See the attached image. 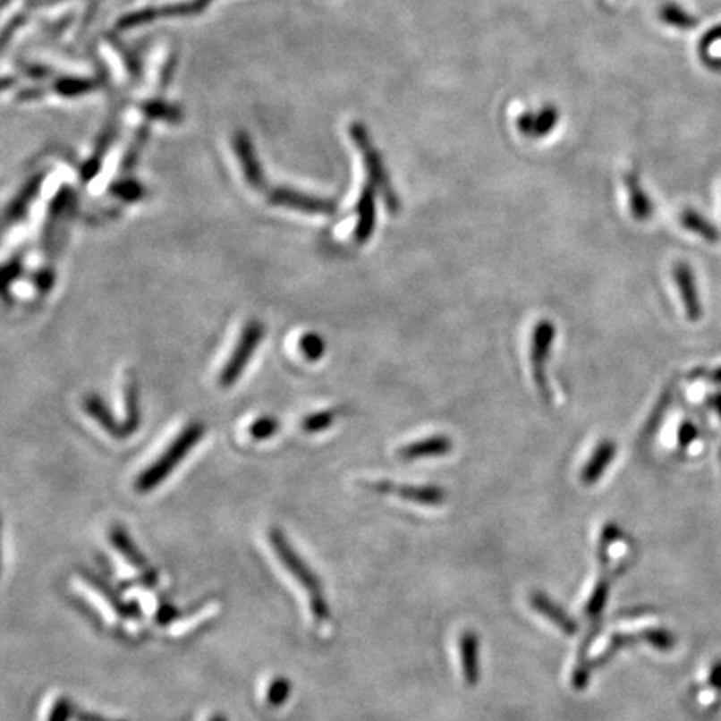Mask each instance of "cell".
<instances>
[{"instance_id": "6da1fadb", "label": "cell", "mask_w": 721, "mask_h": 721, "mask_svg": "<svg viewBox=\"0 0 721 721\" xmlns=\"http://www.w3.org/2000/svg\"><path fill=\"white\" fill-rule=\"evenodd\" d=\"M269 541H271V547H273L274 553H276L279 563L298 581V585L308 593L312 620L318 624H323V623L327 622L329 620V609H327L326 599H324L323 588L319 585V580L311 572V568L304 563V560L289 545L286 536L281 530H271Z\"/></svg>"}, {"instance_id": "7a4b0ae2", "label": "cell", "mask_w": 721, "mask_h": 721, "mask_svg": "<svg viewBox=\"0 0 721 721\" xmlns=\"http://www.w3.org/2000/svg\"><path fill=\"white\" fill-rule=\"evenodd\" d=\"M204 436V426L192 423L186 426L174 441L165 448L161 456L150 464L148 470L139 474L136 481V489L139 493H148L154 488L162 485L164 479L174 471L179 462L186 458L187 454L194 449Z\"/></svg>"}, {"instance_id": "3957f363", "label": "cell", "mask_w": 721, "mask_h": 721, "mask_svg": "<svg viewBox=\"0 0 721 721\" xmlns=\"http://www.w3.org/2000/svg\"><path fill=\"white\" fill-rule=\"evenodd\" d=\"M556 339V326L551 319H539L531 329L530 336V364H531V376L535 381L536 391L545 404H549L553 394L547 381V368L551 351Z\"/></svg>"}, {"instance_id": "277c9868", "label": "cell", "mask_w": 721, "mask_h": 721, "mask_svg": "<svg viewBox=\"0 0 721 721\" xmlns=\"http://www.w3.org/2000/svg\"><path fill=\"white\" fill-rule=\"evenodd\" d=\"M351 137H352L354 144L358 146V149H360V154H362L364 165H366V171H368L371 184H373V186L376 187V191L383 196V199H385L386 206L389 208V211L393 212V214H396L399 209L398 196H396V192H394V189H393V184H391V181H389V175L386 173L385 164H383L381 156L377 154V150L374 149L373 144H371V140H369L366 127L362 124L351 125Z\"/></svg>"}, {"instance_id": "5b68a950", "label": "cell", "mask_w": 721, "mask_h": 721, "mask_svg": "<svg viewBox=\"0 0 721 721\" xmlns=\"http://www.w3.org/2000/svg\"><path fill=\"white\" fill-rule=\"evenodd\" d=\"M262 337H264V326L259 321H250L246 324V327L242 329L241 336L237 339L236 348L229 356V360L225 362L221 376H219V383L223 387L234 385L237 379L242 376L252 354L259 348Z\"/></svg>"}, {"instance_id": "8992f818", "label": "cell", "mask_w": 721, "mask_h": 721, "mask_svg": "<svg viewBox=\"0 0 721 721\" xmlns=\"http://www.w3.org/2000/svg\"><path fill=\"white\" fill-rule=\"evenodd\" d=\"M374 491L381 495H394L404 501L421 506H441L446 501V489L436 485H393L389 481L374 483Z\"/></svg>"}, {"instance_id": "52a82bcc", "label": "cell", "mask_w": 721, "mask_h": 721, "mask_svg": "<svg viewBox=\"0 0 721 721\" xmlns=\"http://www.w3.org/2000/svg\"><path fill=\"white\" fill-rule=\"evenodd\" d=\"M271 202L276 206H284L296 211L310 212V214H331L336 211V202L331 199H323L310 196L299 191H293L287 187H277L271 192Z\"/></svg>"}, {"instance_id": "ba28073f", "label": "cell", "mask_w": 721, "mask_h": 721, "mask_svg": "<svg viewBox=\"0 0 721 721\" xmlns=\"http://www.w3.org/2000/svg\"><path fill=\"white\" fill-rule=\"evenodd\" d=\"M454 449L453 439L446 435H431L411 441L398 449V458L403 461L436 460L445 458Z\"/></svg>"}, {"instance_id": "9c48e42d", "label": "cell", "mask_w": 721, "mask_h": 721, "mask_svg": "<svg viewBox=\"0 0 721 721\" xmlns=\"http://www.w3.org/2000/svg\"><path fill=\"white\" fill-rule=\"evenodd\" d=\"M616 453H618V445L613 439L605 437V439L598 441L597 446L591 451L590 458L586 460L581 468V473H580L581 485H598L599 479L608 471L609 464L616 458Z\"/></svg>"}, {"instance_id": "30bf717a", "label": "cell", "mask_w": 721, "mask_h": 721, "mask_svg": "<svg viewBox=\"0 0 721 721\" xmlns=\"http://www.w3.org/2000/svg\"><path fill=\"white\" fill-rule=\"evenodd\" d=\"M560 119V113L555 106L547 104L536 113H522L516 117V129L522 136L530 139H541L549 136V132L556 127Z\"/></svg>"}, {"instance_id": "8fae6325", "label": "cell", "mask_w": 721, "mask_h": 721, "mask_svg": "<svg viewBox=\"0 0 721 721\" xmlns=\"http://www.w3.org/2000/svg\"><path fill=\"white\" fill-rule=\"evenodd\" d=\"M376 192L377 191L371 182L366 184L360 191V200L356 206L358 219L354 227V237L356 242L360 244L368 242L376 229Z\"/></svg>"}, {"instance_id": "7c38bea8", "label": "cell", "mask_w": 721, "mask_h": 721, "mask_svg": "<svg viewBox=\"0 0 721 721\" xmlns=\"http://www.w3.org/2000/svg\"><path fill=\"white\" fill-rule=\"evenodd\" d=\"M623 184L628 196V208L634 221L643 223L651 217V202L648 199L647 192L640 184V179L636 173H624L623 175Z\"/></svg>"}, {"instance_id": "4fadbf2b", "label": "cell", "mask_w": 721, "mask_h": 721, "mask_svg": "<svg viewBox=\"0 0 721 721\" xmlns=\"http://www.w3.org/2000/svg\"><path fill=\"white\" fill-rule=\"evenodd\" d=\"M234 149H236L239 161L242 164L244 174L248 179L249 184L254 187L262 186V171L254 148L249 140V137L244 132H237L236 140H234Z\"/></svg>"}, {"instance_id": "5bb4252c", "label": "cell", "mask_w": 721, "mask_h": 721, "mask_svg": "<svg viewBox=\"0 0 721 721\" xmlns=\"http://www.w3.org/2000/svg\"><path fill=\"white\" fill-rule=\"evenodd\" d=\"M479 640L473 632L461 636V661H462V673L466 684L476 686L479 680Z\"/></svg>"}, {"instance_id": "9a60e30c", "label": "cell", "mask_w": 721, "mask_h": 721, "mask_svg": "<svg viewBox=\"0 0 721 721\" xmlns=\"http://www.w3.org/2000/svg\"><path fill=\"white\" fill-rule=\"evenodd\" d=\"M531 606L538 609L543 616H547V620L555 623L563 633L574 634L578 632L576 622H573L572 618L553 599L545 597L543 593L531 595Z\"/></svg>"}, {"instance_id": "2e32d148", "label": "cell", "mask_w": 721, "mask_h": 721, "mask_svg": "<svg viewBox=\"0 0 721 721\" xmlns=\"http://www.w3.org/2000/svg\"><path fill=\"white\" fill-rule=\"evenodd\" d=\"M84 408H86L89 414H90L109 435L115 436V437H124L123 424L119 423V421L114 418L111 410L106 406L104 399L96 396V394L88 396L86 403H84Z\"/></svg>"}, {"instance_id": "e0dca14e", "label": "cell", "mask_w": 721, "mask_h": 721, "mask_svg": "<svg viewBox=\"0 0 721 721\" xmlns=\"http://www.w3.org/2000/svg\"><path fill=\"white\" fill-rule=\"evenodd\" d=\"M125 420L123 423L125 436L132 435L140 421V411H139V389H137L136 379L131 376L127 386H125Z\"/></svg>"}, {"instance_id": "ac0fdd59", "label": "cell", "mask_w": 721, "mask_h": 721, "mask_svg": "<svg viewBox=\"0 0 721 721\" xmlns=\"http://www.w3.org/2000/svg\"><path fill=\"white\" fill-rule=\"evenodd\" d=\"M111 543L123 555V558L129 564H132L136 568H146L148 566V561L144 560V556L139 553L136 545L132 543V539L129 538V535L125 533L123 528H119V526L114 528L113 531H111Z\"/></svg>"}, {"instance_id": "d6986e66", "label": "cell", "mask_w": 721, "mask_h": 721, "mask_svg": "<svg viewBox=\"0 0 721 721\" xmlns=\"http://www.w3.org/2000/svg\"><path fill=\"white\" fill-rule=\"evenodd\" d=\"M40 182H42V177H36V179H32L30 181V184L29 186H25L24 191L19 194V198L13 200V206L9 208V211H7V221L9 223H15V221H19L21 217H24L25 211H27V208H29V204L32 202V199L36 198V194H38V186H40Z\"/></svg>"}, {"instance_id": "ffe728a7", "label": "cell", "mask_w": 721, "mask_h": 721, "mask_svg": "<svg viewBox=\"0 0 721 721\" xmlns=\"http://www.w3.org/2000/svg\"><path fill=\"white\" fill-rule=\"evenodd\" d=\"M674 279L680 286V291L683 294L684 304L690 316H697L698 302L697 296H695V289H693V281H691V274L688 271L686 266H678L674 271Z\"/></svg>"}, {"instance_id": "44dd1931", "label": "cell", "mask_w": 721, "mask_h": 721, "mask_svg": "<svg viewBox=\"0 0 721 721\" xmlns=\"http://www.w3.org/2000/svg\"><path fill=\"white\" fill-rule=\"evenodd\" d=\"M299 351L310 362L321 360L326 352V343L323 337L316 333H306L299 339Z\"/></svg>"}, {"instance_id": "7402d4cb", "label": "cell", "mask_w": 721, "mask_h": 721, "mask_svg": "<svg viewBox=\"0 0 721 721\" xmlns=\"http://www.w3.org/2000/svg\"><path fill=\"white\" fill-rule=\"evenodd\" d=\"M336 411L326 410L314 412V414H310L308 418H304L302 429L306 433H321V431L329 429L333 424L336 423Z\"/></svg>"}, {"instance_id": "603a6c76", "label": "cell", "mask_w": 721, "mask_h": 721, "mask_svg": "<svg viewBox=\"0 0 721 721\" xmlns=\"http://www.w3.org/2000/svg\"><path fill=\"white\" fill-rule=\"evenodd\" d=\"M96 88V82L90 79H77V77H65L55 84V90L63 96H81L90 92Z\"/></svg>"}, {"instance_id": "cb8c5ba5", "label": "cell", "mask_w": 721, "mask_h": 721, "mask_svg": "<svg viewBox=\"0 0 721 721\" xmlns=\"http://www.w3.org/2000/svg\"><path fill=\"white\" fill-rule=\"evenodd\" d=\"M659 17L666 22V24L674 25L678 29H690L691 25L697 24V21L693 17H690L688 13L682 11L680 7L673 5V4H666L663 5V9L659 11Z\"/></svg>"}, {"instance_id": "d4e9b609", "label": "cell", "mask_w": 721, "mask_h": 721, "mask_svg": "<svg viewBox=\"0 0 721 721\" xmlns=\"http://www.w3.org/2000/svg\"><path fill=\"white\" fill-rule=\"evenodd\" d=\"M144 113L148 114L149 117L154 119H162V121H169V123H179L182 114L179 109H175L173 106L161 102V100H154V102H148L144 106Z\"/></svg>"}, {"instance_id": "484cf974", "label": "cell", "mask_w": 721, "mask_h": 721, "mask_svg": "<svg viewBox=\"0 0 721 721\" xmlns=\"http://www.w3.org/2000/svg\"><path fill=\"white\" fill-rule=\"evenodd\" d=\"M277 429H279V423L271 416H264L249 426V435L258 441H262V439H267L276 435Z\"/></svg>"}, {"instance_id": "4316f807", "label": "cell", "mask_w": 721, "mask_h": 721, "mask_svg": "<svg viewBox=\"0 0 721 721\" xmlns=\"http://www.w3.org/2000/svg\"><path fill=\"white\" fill-rule=\"evenodd\" d=\"M606 598H608V583H606V581H601V583L595 588L593 595H591L588 605H586V616L598 618L599 613L603 611L605 605H606Z\"/></svg>"}, {"instance_id": "83f0119b", "label": "cell", "mask_w": 721, "mask_h": 721, "mask_svg": "<svg viewBox=\"0 0 721 721\" xmlns=\"http://www.w3.org/2000/svg\"><path fill=\"white\" fill-rule=\"evenodd\" d=\"M641 638L647 643H649L651 647L661 649V651L672 649L674 647V643H676L674 636L670 632H666V630H649V632H645V633L641 634Z\"/></svg>"}, {"instance_id": "f1b7e54d", "label": "cell", "mask_w": 721, "mask_h": 721, "mask_svg": "<svg viewBox=\"0 0 721 721\" xmlns=\"http://www.w3.org/2000/svg\"><path fill=\"white\" fill-rule=\"evenodd\" d=\"M291 691V684L284 678H276L273 683L269 684L267 688V703L271 707H277L283 705L289 697Z\"/></svg>"}, {"instance_id": "f546056e", "label": "cell", "mask_w": 721, "mask_h": 721, "mask_svg": "<svg viewBox=\"0 0 721 721\" xmlns=\"http://www.w3.org/2000/svg\"><path fill=\"white\" fill-rule=\"evenodd\" d=\"M111 191H113V194H115L117 198L129 200V202L139 199V198L142 196V192H144L142 187L139 186L134 181H121V182L114 184Z\"/></svg>"}, {"instance_id": "4dcf8cb0", "label": "cell", "mask_w": 721, "mask_h": 721, "mask_svg": "<svg viewBox=\"0 0 721 721\" xmlns=\"http://www.w3.org/2000/svg\"><path fill=\"white\" fill-rule=\"evenodd\" d=\"M21 273H22V262H21V259H13V261L7 262V264L4 266L2 281H4V289H5V291H7V287L13 283V279L19 277V274Z\"/></svg>"}, {"instance_id": "1f68e13d", "label": "cell", "mask_w": 721, "mask_h": 721, "mask_svg": "<svg viewBox=\"0 0 721 721\" xmlns=\"http://www.w3.org/2000/svg\"><path fill=\"white\" fill-rule=\"evenodd\" d=\"M71 715V705L67 700H59L50 711L49 721H67Z\"/></svg>"}, {"instance_id": "d6a6232c", "label": "cell", "mask_w": 721, "mask_h": 721, "mask_svg": "<svg viewBox=\"0 0 721 721\" xmlns=\"http://www.w3.org/2000/svg\"><path fill=\"white\" fill-rule=\"evenodd\" d=\"M711 684L717 686V688H721V663H717L713 666V670H711Z\"/></svg>"}, {"instance_id": "836d02e7", "label": "cell", "mask_w": 721, "mask_h": 721, "mask_svg": "<svg viewBox=\"0 0 721 721\" xmlns=\"http://www.w3.org/2000/svg\"><path fill=\"white\" fill-rule=\"evenodd\" d=\"M36 284H38V287H49L50 284H52V276H50L49 273L38 274Z\"/></svg>"}, {"instance_id": "e575fe53", "label": "cell", "mask_w": 721, "mask_h": 721, "mask_svg": "<svg viewBox=\"0 0 721 721\" xmlns=\"http://www.w3.org/2000/svg\"><path fill=\"white\" fill-rule=\"evenodd\" d=\"M81 720H82V721H111V720H106V718H99V717H96V715H88V713H82V715H81Z\"/></svg>"}, {"instance_id": "d590c367", "label": "cell", "mask_w": 721, "mask_h": 721, "mask_svg": "<svg viewBox=\"0 0 721 721\" xmlns=\"http://www.w3.org/2000/svg\"><path fill=\"white\" fill-rule=\"evenodd\" d=\"M211 721H225L223 717H214Z\"/></svg>"}]
</instances>
